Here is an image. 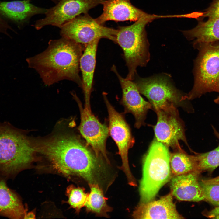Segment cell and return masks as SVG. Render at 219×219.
<instances>
[{
    "mask_svg": "<svg viewBox=\"0 0 219 219\" xmlns=\"http://www.w3.org/2000/svg\"><path fill=\"white\" fill-rule=\"evenodd\" d=\"M182 33L187 39L193 40V44L219 40V18L199 21L195 27Z\"/></svg>",
    "mask_w": 219,
    "mask_h": 219,
    "instance_id": "obj_19",
    "label": "cell"
},
{
    "mask_svg": "<svg viewBox=\"0 0 219 219\" xmlns=\"http://www.w3.org/2000/svg\"><path fill=\"white\" fill-rule=\"evenodd\" d=\"M197 17H198V15H197Z\"/></svg>",
    "mask_w": 219,
    "mask_h": 219,
    "instance_id": "obj_34",
    "label": "cell"
},
{
    "mask_svg": "<svg viewBox=\"0 0 219 219\" xmlns=\"http://www.w3.org/2000/svg\"><path fill=\"white\" fill-rule=\"evenodd\" d=\"M196 171L200 173L207 172L211 173L219 166V145L213 150L194 155Z\"/></svg>",
    "mask_w": 219,
    "mask_h": 219,
    "instance_id": "obj_23",
    "label": "cell"
},
{
    "mask_svg": "<svg viewBox=\"0 0 219 219\" xmlns=\"http://www.w3.org/2000/svg\"><path fill=\"white\" fill-rule=\"evenodd\" d=\"M54 2V3H56V4L60 0H50Z\"/></svg>",
    "mask_w": 219,
    "mask_h": 219,
    "instance_id": "obj_33",
    "label": "cell"
},
{
    "mask_svg": "<svg viewBox=\"0 0 219 219\" xmlns=\"http://www.w3.org/2000/svg\"><path fill=\"white\" fill-rule=\"evenodd\" d=\"M205 17L219 18V0H213L210 6L205 11L198 12V19Z\"/></svg>",
    "mask_w": 219,
    "mask_h": 219,
    "instance_id": "obj_26",
    "label": "cell"
},
{
    "mask_svg": "<svg viewBox=\"0 0 219 219\" xmlns=\"http://www.w3.org/2000/svg\"><path fill=\"white\" fill-rule=\"evenodd\" d=\"M169 162L173 176L197 171L194 155L188 154L183 149L170 153Z\"/></svg>",
    "mask_w": 219,
    "mask_h": 219,
    "instance_id": "obj_22",
    "label": "cell"
},
{
    "mask_svg": "<svg viewBox=\"0 0 219 219\" xmlns=\"http://www.w3.org/2000/svg\"><path fill=\"white\" fill-rule=\"evenodd\" d=\"M82 14L77 16L60 28L62 37L85 46L95 40L101 38L109 39L116 43L117 29L99 24L88 13Z\"/></svg>",
    "mask_w": 219,
    "mask_h": 219,
    "instance_id": "obj_8",
    "label": "cell"
},
{
    "mask_svg": "<svg viewBox=\"0 0 219 219\" xmlns=\"http://www.w3.org/2000/svg\"><path fill=\"white\" fill-rule=\"evenodd\" d=\"M24 217L25 219H34L35 218V215L33 212H30L25 214Z\"/></svg>",
    "mask_w": 219,
    "mask_h": 219,
    "instance_id": "obj_30",
    "label": "cell"
},
{
    "mask_svg": "<svg viewBox=\"0 0 219 219\" xmlns=\"http://www.w3.org/2000/svg\"><path fill=\"white\" fill-rule=\"evenodd\" d=\"M102 5L103 12L95 19L103 25L110 20L135 22L147 14L134 6L130 0H105Z\"/></svg>",
    "mask_w": 219,
    "mask_h": 219,
    "instance_id": "obj_16",
    "label": "cell"
},
{
    "mask_svg": "<svg viewBox=\"0 0 219 219\" xmlns=\"http://www.w3.org/2000/svg\"><path fill=\"white\" fill-rule=\"evenodd\" d=\"M166 16L146 15L133 24L119 26L116 36V43L122 49L128 73L126 78L133 81L139 66H146L150 59L149 43L145 26L156 19L165 18Z\"/></svg>",
    "mask_w": 219,
    "mask_h": 219,
    "instance_id": "obj_3",
    "label": "cell"
},
{
    "mask_svg": "<svg viewBox=\"0 0 219 219\" xmlns=\"http://www.w3.org/2000/svg\"><path fill=\"white\" fill-rule=\"evenodd\" d=\"M199 52L194 63V84L184 100L200 97L207 92L219 93V40L193 44Z\"/></svg>",
    "mask_w": 219,
    "mask_h": 219,
    "instance_id": "obj_5",
    "label": "cell"
},
{
    "mask_svg": "<svg viewBox=\"0 0 219 219\" xmlns=\"http://www.w3.org/2000/svg\"><path fill=\"white\" fill-rule=\"evenodd\" d=\"M66 193L68 203L76 212H79L85 207L89 193H86L83 187L71 185L67 188Z\"/></svg>",
    "mask_w": 219,
    "mask_h": 219,
    "instance_id": "obj_24",
    "label": "cell"
},
{
    "mask_svg": "<svg viewBox=\"0 0 219 219\" xmlns=\"http://www.w3.org/2000/svg\"><path fill=\"white\" fill-rule=\"evenodd\" d=\"M35 151L47 158L53 168L65 176L82 178L102 187L111 177V165L76 135L60 134L37 144Z\"/></svg>",
    "mask_w": 219,
    "mask_h": 219,
    "instance_id": "obj_1",
    "label": "cell"
},
{
    "mask_svg": "<svg viewBox=\"0 0 219 219\" xmlns=\"http://www.w3.org/2000/svg\"><path fill=\"white\" fill-rule=\"evenodd\" d=\"M85 47L61 37L50 40L44 51L27 58L26 61L45 85L49 86L66 80L74 82L82 88L80 61Z\"/></svg>",
    "mask_w": 219,
    "mask_h": 219,
    "instance_id": "obj_2",
    "label": "cell"
},
{
    "mask_svg": "<svg viewBox=\"0 0 219 219\" xmlns=\"http://www.w3.org/2000/svg\"><path fill=\"white\" fill-rule=\"evenodd\" d=\"M99 40H95L86 46L80 61V69L82 76V89L85 100L84 108L90 111V96L92 89L96 54Z\"/></svg>",
    "mask_w": 219,
    "mask_h": 219,
    "instance_id": "obj_18",
    "label": "cell"
},
{
    "mask_svg": "<svg viewBox=\"0 0 219 219\" xmlns=\"http://www.w3.org/2000/svg\"><path fill=\"white\" fill-rule=\"evenodd\" d=\"M170 192L157 200L139 203L132 216L136 219H183L177 211Z\"/></svg>",
    "mask_w": 219,
    "mask_h": 219,
    "instance_id": "obj_14",
    "label": "cell"
},
{
    "mask_svg": "<svg viewBox=\"0 0 219 219\" xmlns=\"http://www.w3.org/2000/svg\"><path fill=\"white\" fill-rule=\"evenodd\" d=\"M212 127L214 130V135L219 140V133L216 130L215 128L213 126H212Z\"/></svg>",
    "mask_w": 219,
    "mask_h": 219,
    "instance_id": "obj_31",
    "label": "cell"
},
{
    "mask_svg": "<svg viewBox=\"0 0 219 219\" xmlns=\"http://www.w3.org/2000/svg\"><path fill=\"white\" fill-rule=\"evenodd\" d=\"M214 101V102L216 104H219V96L215 99Z\"/></svg>",
    "mask_w": 219,
    "mask_h": 219,
    "instance_id": "obj_32",
    "label": "cell"
},
{
    "mask_svg": "<svg viewBox=\"0 0 219 219\" xmlns=\"http://www.w3.org/2000/svg\"><path fill=\"white\" fill-rule=\"evenodd\" d=\"M199 183L202 189L204 200L216 207H219V184Z\"/></svg>",
    "mask_w": 219,
    "mask_h": 219,
    "instance_id": "obj_25",
    "label": "cell"
},
{
    "mask_svg": "<svg viewBox=\"0 0 219 219\" xmlns=\"http://www.w3.org/2000/svg\"><path fill=\"white\" fill-rule=\"evenodd\" d=\"M9 30H13L7 21L0 16V33L9 36L8 32Z\"/></svg>",
    "mask_w": 219,
    "mask_h": 219,
    "instance_id": "obj_27",
    "label": "cell"
},
{
    "mask_svg": "<svg viewBox=\"0 0 219 219\" xmlns=\"http://www.w3.org/2000/svg\"><path fill=\"white\" fill-rule=\"evenodd\" d=\"M169 157L168 147L154 139L143 158L139 203L153 200L161 188L171 179Z\"/></svg>",
    "mask_w": 219,
    "mask_h": 219,
    "instance_id": "obj_4",
    "label": "cell"
},
{
    "mask_svg": "<svg viewBox=\"0 0 219 219\" xmlns=\"http://www.w3.org/2000/svg\"><path fill=\"white\" fill-rule=\"evenodd\" d=\"M22 205L16 195L0 180V214L20 218L25 214Z\"/></svg>",
    "mask_w": 219,
    "mask_h": 219,
    "instance_id": "obj_20",
    "label": "cell"
},
{
    "mask_svg": "<svg viewBox=\"0 0 219 219\" xmlns=\"http://www.w3.org/2000/svg\"><path fill=\"white\" fill-rule=\"evenodd\" d=\"M202 214L209 218L219 219V207H216L209 211L205 210Z\"/></svg>",
    "mask_w": 219,
    "mask_h": 219,
    "instance_id": "obj_28",
    "label": "cell"
},
{
    "mask_svg": "<svg viewBox=\"0 0 219 219\" xmlns=\"http://www.w3.org/2000/svg\"><path fill=\"white\" fill-rule=\"evenodd\" d=\"M30 1H0V16L21 27L33 16L45 14L47 9L37 7L30 3Z\"/></svg>",
    "mask_w": 219,
    "mask_h": 219,
    "instance_id": "obj_17",
    "label": "cell"
},
{
    "mask_svg": "<svg viewBox=\"0 0 219 219\" xmlns=\"http://www.w3.org/2000/svg\"><path fill=\"white\" fill-rule=\"evenodd\" d=\"M134 82L140 93L149 100L153 109L172 104L180 106L184 100L183 96L164 77L138 78Z\"/></svg>",
    "mask_w": 219,
    "mask_h": 219,
    "instance_id": "obj_11",
    "label": "cell"
},
{
    "mask_svg": "<svg viewBox=\"0 0 219 219\" xmlns=\"http://www.w3.org/2000/svg\"><path fill=\"white\" fill-rule=\"evenodd\" d=\"M200 174L196 171L173 176L171 179L170 187L173 196L182 201L199 202L204 200L202 189L199 183Z\"/></svg>",
    "mask_w": 219,
    "mask_h": 219,
    "instance_id": "obj_15",
    "label": "cell"
},
{
    "mask_svg": "<svg viewBox=\"0 0 219 219\" xmlns=\"http://www.w3.org/2000/svg\"><path fill=\"white\" fill-rule=\"evenodd\" d=\"M79 105L81 122L78 129L86 144L90 146L98 156L103 157L111 164L106 148V142L108 136V127L101 123L92 111L83 108L79 99L74 95Z\"/></svg>",
    "mask_w": 219,
    "mask_h": 219,
    "instance_id": "obj_12",
    "label": "cell"
},
{
    "mask_svg": "<svg viewBox=\"0 0 219 219\" xmlns=\"http://www.w3.org/2000/svg\"><path fill=\"white\" fill-rule=\"evenodd\" d=\"M200 181L206 184H219V176L217 177L207 179H201Z\"/></svg>",
    "mask_w": 219,
    "mask_h": 219,
    "instance_id": "obj_29",
    "label": "cell"
},
{
    "mask_svg": "<svg viewBox=\"0 0 219 219\" xmlns=\"http://www.w3.org/2000/svg\"><path fill=\"white\" fill-rule=\"evenodd\" d=\"M90 189L85 207L87 212L95 214L98 217H109L108 213L113 208L109 206L105 196L104 192L99 186L96 184L88 185Z\"/></svg>",
    "mask_w": 219,
    "mask_h": 219,
    "instance_id": "obj_21",
    "label": "cell"
},
{
    "mask_svg": "<svg viewBox=\"0 0 219 219\" xmlns=\"http://www.w3.org/2000/svg\"><path fill=\"white\" fill-rule=\"evenodd\" d=\"M105 0H60L55 6L47 9L45 17L37 20L33 26L36 30L47 25L60 28L77 16L102 4Z\"/></svg>",
    "mask_w": 219,
    "mask_h": 219,
    "instance_id": "obj_10",
    "label": "cell"
},
{
    "mask_svg": "<svg viewBox=\"0 0 219 219\" xmlns=\"http://www.w3.org/2000/svg\"><path fill=\"white\" fill-rule=\"evenodd\" d=\"M103 95L108 113L109 133L117 146L118 153L121 159L120 169L125 174L128 184L136 186L137 182L131 171L128 159V151L134 145V138L123 115L116 111L111 104L105 92Z\"/></svg>",
    "mask_w": 219,
    "mask_h": 219,
    "instance_id": "obj_7",
    "label": "cell"
},
{
    "mask_svg": "<svg viewBox=\"0 0 219 219\" xmlns=\"http://www.w3.org/2000/svg\"><path fill=\"white\" fill-rule=\"evenodd\" d=\"M153 109L157 116V123L154 127L156 139L175 151L182 149L180 141L188 145L184 125L176 106L169 104Z\"/></svg>",
    "mask_w": 219,
    "mask_h": 219,
    "instance_id": "obj_9",
    "label": "cell"
},
{
    "mask_svg": "<svg viewBox=\"0 0 219 219\" xmlns=\"http://www.w3.org/2000/svg\"><path fill=\"white\" fill-rule=\"evenodd\" d=\"M35 151L22 133L7 123L0 124V170L12 174L29 164Z\"/></svg>",
    "mask_w": 219,
    "mask_h": 219,
    "instance_id": "obj_6",
    "label": "cell"
},
{
    "mask_svg": "<svg viewBox=\"0 0 219 219\" xmlns=\"http://www.w3.org/2000/svg\"><path fill=\"white\" fill-rule=\"evenodd\" d=\"M111 69L117 76L121 86L122 94L120 102L124 107V113H131L134 115V126L138 129L144 125L147 112L149 109H152V106L141 96L133 81L121 76L115 65H113Z\"/></svg>",
    "mask_w": 219,
    "mask_h": 219,
    "instance_id": "obj_13",
    "label": "cell"
}]
</instances>
